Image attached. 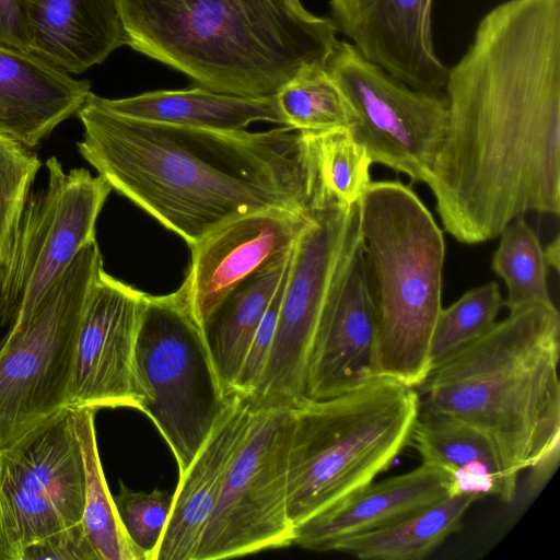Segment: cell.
Segmentation results:
<instances>
[{
	"mask_svg": "<svg viewBox=\"0 0 560 560\" xmlns=\"http://www.w3.org/2000/svg\"><path fill=\"white\" fill-rule=\"evenodd\" d=\"M446 133L425 183L459 243L527 212L560 213V0H506L445 82Z\"/></svg>",
	"mask_w": 560,
	"mask_h": 560,
	"instance_id": "6da1fadb",
	"label": "cell"
},
{
	"mask_svg": "<svg viewBox=\"0 0 560 560\" xmlns=\"http://www.w3.org/2000/svg\"><path fill=\"white\" fill-rule=\"evenodd\" d=\"M77 114L84 160L189 247L236 217L271 208L308 212L335 200L311 131L283 125L221 132L140 120L109 110L92 92Z\"/></svg>",
	"mask_w": 560,
	"mask_h": 560,
	"instance_id": "7a4b0ae2",
	"label": "cell"
},
{
	"mask_svg": "<svg viewBox=\"0 0 560 560\" xmlns=\"http://www.w3.org/2000/svg\"><path fill=\"white\" fill-rule=\"evenodd\" d=\"M126 45L214 92L271 97L325 67L331 19L301 0H118Z\"/></svg>",
	"mask_w": 560,
	"mask_h": 560,
	"instance_id": "3957f363",
	"label": "cell"
},
{
	"mask_svg": "<svg viewBox=\"0 0 560 560\" xmlns=\"http://www.w3.org/2000/svg\"><path fill=\"white\" fill-rule=\"evenodd\" d=\"M559 346L555 304L511 312L431 370L420 386V406L480 431L517 480L559 450Z\"/></svg>",
	"mask_w": 560,
	"mask_h": 560,
	"instance_id": "277c9868",
	"label": "cell"
},
{
	"mask_svg": "<svg viewBox=\"0 0 560 560\" xmlns=\"http://www.w3.org/2000/svg\"><path fill=\"white\" fill-rule=\"evenodd\" d=\"M360 230L378 318L380 376L420 387L442 310L445 242L410 186L371 182L359 200Z\"/></svg>",
	"mask_w": 560,
	"mask_h": 560,
	"instance_id": "5b68a950",
	"label": "cell"
},
{
	"mask_svg": "<svg viewBox=\"0 0 560 560\" xmlns=\"http://www.w3.org/2000/svg\"><path fill=\"white\" fill-rule=\"evenodd\" d=\"M420 410L413 388L380 376L293 408L288 515L294 526L361 489L410 442Z\"/></svg>",
	"mask_w": 560,
	"mask_h": 560,
	"instance_id": "8992f818",
	"label": "cell"
},
{
	"mask_svg": "<svg viewBox=\"0 0 560 560\" xmlns=\"http://www.w3.org/2000/svg\"><path fill=\"white\" fill-rule=\"evenodd\" d=\"M133 373L140 411L171 447L180 476L231 398L220 385L185 279L173 293L147 294Z\"/></svg>",
	"mask_w": 560,
	"mask_h": 560,
	"instance_id": "52a82bcc",
	"label": "cell"
},
{
	"mask_svg": "<svg viewBox=\"0 0 560 560\" xmlns=\"http://www.w3.org/2000/svg\"><path fill=\"white\" fill-rule=\"evenodd\" d=\"M103 259L84 246L0 346V448L70 409L79 330Z\"/></svg>",
	"mask_w": 560,
	"mask_h": 560,
	"instance_id": "ba28073f",
	"label": "cell"
},
{
	"mask_svg": "<svg viewBox=\"0 0 560 560\" xmlns=\"http://www.w3.org/2000/svg\"><path fill=\"white\" fill-rule=\"evenodd\" d=\"M359 213V202L324 203L298 238L269 354L247 400L253 409H293L306 399V364L320 316L363 243Z\"/></svg>",
	"mask_w": 560,
	"mask_h": 560,
	"instance_id": "9c48e42d",
	"label": "cell"
},
{
	"mask_svg": "<svg viewBox=\"0 0 560 560\" xmlns=\"http://www.w3.org/2000/svg\"><path fill=\"white\" fill-rule=\"evenodd\" d=\"M47 185L30 194L0 261V327L33 311L80 250L95 241L112 187L88 170L46 161Z\"/></svg>",
	"mask_w": 560,
	"mask_h": 560,
	"instance_id": "30bf717a",
	"label": "cell"
},
{
	"mask_svg": "<svg viewBox=\"0 0 560 560\" xmlns=\"http://www.w3.org/2000/svg\"><path fill=\"white\" fill-rule=\"evenodd\" d=\"M293 422L291 408L253 409L195 560L236 558L294 544L287 495Z\"/></svg>",
	"mask_w": 560,
	"mask_h": 560,
	"instance_id": "8fae6325",
	"label": "cell"
},
{
	"mask_svg": "<svg viewBox=\"0 0 560 560\" xmlns=\"http://www.w3.org/2000/svg\"><path fill=\"white\" fill-rule=\"evenodd\" d=\"M326 69L346 104L349 130L372 164L425 184L446 133L445 94L410 88L347 40L338 42Z\"/></svg>",
	"mask_w": 560,
	"mask_h": 560,
	"instance_id": "7c38bea8",
	"label": "cell"
},
{
	"mask_svg": "<svg viewBox=\"0 0 560 560\" xmlns=\"http://www.w3.org/2000/svg\"><path fill=\"white\" fill-rule=\"evenodd\" d=\"M84 491L72 409L0 448V560L80 523Z\"/></svg>",
	"mask_w": 560,
	"mask_h": 560,
	"instance_id": "4fadbf2b",
	"label": "cell"
},
{
	"mask_svg": "<svg viewBox=\"0 0 560 560\" xmlns=\"http://www.w3.org/2000/svg\"><path fill=\"white\" fill-rule=\"evenodd\" d=\"M145 299L104 268L98 271L81 319L70 409L140 410L133 359Z\"/></svg>",
	"mask_w": 560,
	"mask_h": 560,
	"instance_id": "5bb4252c",
	"label": "cell"
},
{
	"mask_svg": "<svg viewBox=\"0 0 560 560\" xmlns=\"http://www.w3.org/2000/svg\"><path fill=\"white\" fill-rule=\"evenodd\" d=\"M376 377L377 307L362 243L320 316L306 364L305 397H335Z\"/></svg>",
	"mask_w": 560,
	"mask_h": 560,
	"instance_id": "9a60e30c",
	"label": "cell"
},
{
	"mask_svg": "<svg viewBox=\"0 0 560 560\" xmlns=\"http://www.w3.org/2000/svg\"><path fill=\"white\" fill-rule=\"evenodd\" d=\"M313 211L271 208L247 213L219 225L191 246L185 281L198 323L243 280L287 259Z\"/></svg>",
	"mask_w": 560,
	"mask_h": 560,
	"instance_id": "2e32d148",
	"label": "cell"
},
{
	"mask_svg": "<svg viewBox=\"0 0 560 560\" xmlns=\"http://www.w3.org/2000/svg\"><path fill=\"white\" fill-rule=\"evenodd\" d=\"M434 0H329L331 20L370 61L412 89L442 92L448 68L433 40Z\"/></svg>",
	"mask_w": 560,
	"mask_h": 560,
	"instance_id": "e0dca14e",
	"label": "cell"
},
{
	"mask_svg": "<svg viewBox=\"0 0 560 560\" xmlns=\"http://www.w3.org/2000/svg\"><path fill=\"white\" fill-rule=\"evenodd\" d=\"M451 495V478L422 463L406 474L372 481L302 522L295 526L294 544L334 550L347 537L390 525Z\"/></svg>",
	"mask_w": 560,
	"mask_h": 560,
	"instance_id": "ac0fdd59",
	"label": "cell"
},
{
	"mask_svg": "<svg viewBox=\"0 0 560 560\" xmlns=\"http://www.w3.org/2000/svg\"><path fill=\"white\" fill-rule=\"evenodd\" d=\"M252 415L247 400L231 395L210 435L179 476L170 518L153 560H195L203 529L231 462L248 430Z\"/></svg>",
	"mask_w": 560,
	"mask_h": 560,
	"instance_id": "d6986e66",
	"label": "cell"
},
{
	"mask_svg": "<svg viewBox=\"0 0 560 560\" xmlns=\"http://www.w3.org/2000/svg\"><path fill=\"white\" fill-rule=\"evenodd\" d=\"M91 93L86 80L32 51L0 45V133L31 149L77 114Z\"/></svg>",
	"mask_w": 560,
	"mask_h": 560,
	"instance_id": "ffe728a7",
	"label": "cell"
},
{
	"mask_svg": "<svg viewBox=\"0 0 560 560\" xmlns=\"http://www.w3.org/2000/svg\"><path fill=\"white\" fill-rule=\"evenodd\" d=\"M31 51L68 73L126 45L118 0H26Z\"/></svg>",
	"mask_w": 560,
	"mask_h": 560,
	"instance_id": "44dd1931",
	"label": "cell"
},
{
	"mask_svg": "<svg viewBox=\"0 0 560 560\" xmlns=\"http://www.w3.org/2000/svg\"><path fill=\"white\" fill-rule=\"evenodd\" d=\"M410 441L423 464L446 474L453 495L474 493L513 500L516 481L491 442L477 429L448 415L420 406Z\"/></svg>",
	"mask_w": 560,
	"mask_h": 560,
	"instance_id": "7402d4cb",
	"label": "cell"
},
{
	"mask_svg": "<svg viewBox=\"0 0 560 560\" xmlns=\"http://www.w3.org/2000/svg\"><path fill=\"white\" fill-rule=\"evenodd\" d=\"M98 101L127 117L194 129L234 132L255 121L287 126L276 96H236L202 86L152 91L117 100L98 96Z\"/></svg>",
	"mask_w": 560,
	"mask_h": 560,
	"instance_id": "603a6c76",
	"label": "cell"
},
{
	"mask_svg": "<svg viewBox=\"0 0 560 560\" xmlns=\"http://www.w3.org/2000/svg\"><path fill=\"white\" fill-rule=\"evenodd\" d=\"M290 258L291 255L243 280L200 324L220 385L228 397L233 395L234 384L253 336L277 291Z\"/></svg>",
	"mask_w": 560,
	"mask_h": 560,
	"instance_id": "cb8c5ba5",
	"label": "cell"
},
{
	"mask_svg": "<svg viewBox=\"0 0 560 560\" xmlns=\"http://www.w3.org/2000/svg\"><path fill=\"white\" fill-rule=\"evenodd\" d=\"M479 498L474 493L447 497L390 525L347 537L332 551L369 560L423 559L460 527Z\"/></svg>",
	"mask_w": 560,
	"mask_h": 560,
	"instance_id": "d4e9b609",
	"label": "cell"
},
{
	"mask_svg": "<svg viewBox=\"0 0 560 560\" xmlns=\"http://www.w3.org/2000/svg\"><path fill=\"white\" fill-rule=\"evenodd\" d=\"M82 450L85 491L81 523L98 560H139L118 518L103 472L95 433L94 409H72Z\"/></svg>",
	"mask_w": 560,
	"mask_h": 560,
	"instance_id": "484cf974",
	"label": "cell"
},
{
	"mask_svg": "<svg viewBox=\"0 0 560 560\" xmlns=\"http://www.w3.org/2000/svg\"><path fill=\"white\" fill-rule=\"evenodd\" d=\"M499 236L491 268L506 287L504 306L509 312L534 304H553L547 285L544 248L524 215L512 220Z\"/></svg>",
	"mask_w": 560,
	"mask_h": 560,
	"instance_id": "4316f807",
	"label": "cell"
},
{
	"mask_svg": "<svg viewBox=\"0 0 560 560\" xmlns=\"http://www.w3.org/2000/svg\"><path fill=\"white\" fill-rule=\"evenodd\" d=\"M503 306L498 282L490 281L442 308L429 349L431 370L486 335L497 323Z\"/></svg>",
	"mask_w": 560,
	"mask_h": 560,
	"instance_id": "83f0119b",
	"label": "cell"
},
{
	"mask_svg": "<svg viewBox=\"0 0 560 560\" xmlns=\"http://www.w3.org/2000/svg\"><path fill=\"white\" fill-rule=\"evenodd\" d=\"M276 98L287 126L311 132L349 128L346 104L326 66L300 72Z\"/></svg>",
	"mask_w": 560,
	"mask_h": 560,
	"instance_id": "f1b7e54d",
	"label": "cell"
},
{
	"mask_svg": "<svg viewBox=\"0 0 560 560\" xmlns=\"http://www.w3.org/2000/svg\"><path fill=\"white\" fill-rule=\"evenodd\" d=\"M317 164L326 191L345 205L359 202L371 184L372 162L349 128L313 132Z\"/></svg>",
	"mask_w": 560,
	"mask_h": 560,
	"instance_id": "f546056e",
	"label": "cell"
},
{
	"mask_svg": "<svg viewBox=\"0 0 560 560\" xmlns=\"http://www.w3.org/2000/svg\"><path fill=\"white\" fill-rule=\"evenodd\" d=\"M115 509L126 536L139 560H153L173 506V494L153 490L136 492L120 482L113 495Z\"/></svg>",
	"mask_w": 560,
	"mask_h": 560,
	"instance_id": "4dcf8cb0",
	"label": "cell"
},
{
	"mask_svg": "<svg viewBox=\"0 0 560 560\" xmlns=\"http://www.w3.org/2000/svg\"><path fill=\"white\" fill-rule=\"evenodd\" d=\"M40 166L28 148L0 133V261Z\"/></svg>",
	"mask_w": 560,
	"mask_h": 560,
	"instance_id": "1f68e13d",
	"label": "cell"
},
{
	"mask_svg": "<svg viewBox=\"0 0 560 560\" xmlns=\"http://www.w3.org/2000/svg\"><path fill=\"white\" fill-rule=\"evenodd\" d=\"M288 270L289 266L257 326L234 384L233 395H238L245 400H248L253 395L269 354Z\"/></svg>",
	"mask_w": 560,
	"mask_h": 560,
	"instance_id": "d6a6232c",
	"label": "cell"
},
{
	"mask_svg": "<svg viewBox=\"0 0 560 560\" xmlns=\"http://www.w3.org/2000/svg\"><path fill=\"white\" fill-rule=\"evenodd\" d=\"M98 560L82 523L63 528L31 545L22 560Z\"/></svg>",
	"mask_w": 560,
	"mask_h": 560,
	"instance_id": "836d02e7",
	"label": "cell"
},
{
	"mask_svg": "<svg viewBox=\"0 0 560 560\" xmlns=\"http://www.w3.org/2000/svg\"><path fill=\"white\" fill-rule=\"evenodd\" d=\"M0 45L31 51L26 0H0Z\"/></svg>",
	"mask_w": 560,
	"mask_h": 560,
	"instance_id": "e575fe53",
	"label": "cell"
},
{
	"mask_svg": "<svg viewBox=\"0 0 560 560\" xmlns=\"http://www.w3.org/2000/svg\"><path fill=\"white\" fill-rule=\"evenodd\" d=\"M544 256L548 268H552L559 271L560 267V241L559 236H556L551 243L544 249Z\"/></svg>",
	"mask_w": 560,
	"mask_h": 560,
	"instance_id": "d590c367",
	"label": "cell"
}]
</instances>
